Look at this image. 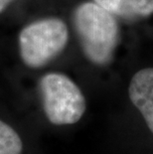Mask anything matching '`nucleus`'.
Listing matches in <instances>:
<instances>
[{
  "label": "nucleus",
  "mask_w": 153,
  "mask_h": 154,
  "mask_svg": "<svg viewBox=\"0 0 153 154\" xmlns=\"http://www.w3.org/2000/svg\"><path fill=\"white\" fill-rule=\"evenodd\" d=\"M113 16L124 19L147 17L153 13V0H93Z\"/></svg>",
  "instance_id": "5"
},
{
  "label": "nucleus",
  "mask_w": 153,
  "mask_h": 154,
  "mask_svg": "<svg viewBox=\"0 0 153 154\" xmlns=\"http://www.w3.org/2000/svg\"><path fill=\"white\" fill-rule=\"evenodd\" d=\"M128 94L153 134V68L142 69L132 77Z\"/></svg>",
  "instance_id": "4"
},
{
  "label": "nucleus",
  "mask_w": 153,
  "mask_h": 154,
  "mask_svg": "<svg viewBox=\"0 0 153 154\" xmlns=\"http://www.w3.org/2000/svg\"><path fill=\"white\" fill-rule=\"evenodd\" d=\"M68 40V27L61 19L49 17L34 21L19 34L20 57L27 67L42 68L64 51Z\"/></svg>",
  "instance_id": "2"
},
{
  "label": "nucleus",
  "mask_w": 153,
  "mask_h": 154,
  "mask_svg": "<svg viewBox=\"0 0 153 154\" xmlns=\"http://www.w3.org/2000/svg\"><path fill=\"white\" fill-rule=\"evenodd\" d=\"M73 24L86 57L99 66L109 63L119 37L115 16L96 2H84L74 10Z\"/></svg>",
  "instance_id": "1"
},
{
  "label": "nucleus",
  "mask_w": 153,
  "mask_h": 154,
  "mask_svg": "<svg viewBox=\"0 0 153 154\" xmlns=\"http://www.w3.org/2000/svg\"><path fill=\"white\" fill-rule=\"evenodd\" d=\"M11 1H13V0H0V13H2L5 10Z\"/></svg>",
  "instance_id": "7"
},
{
  "label": "nucleus",
  "mask_w": 153,
  "mask_h": 154,
  "mask_svg": "<svg viewBox=\"0 0 153 154\" xmlns=\"http://www.w3.org/2000/svg\"><path fill=\"white\" fill-rule=\"evenodd\" d=\"M44 112L55 125L78 122L83 117L87 103L80 88L66 75L49 73L39 81Z\"/></svg>",
  "instance_id": "3"
},
{
  "label": "nucleus",
  "mask_w": 153,
  "mask_h": 154,
  "mask_svg": "<svg viewBox=\"0 0 153 154\" xmlns=\"http://www.w3.org/2000/svg\"><path fill=\"white\" fill-rule=\"evenodd\" d=\"M23 143L19 134L0 119V154H22Z\"/></svg>",
  "instance_id": "6"
}]
</instances>
